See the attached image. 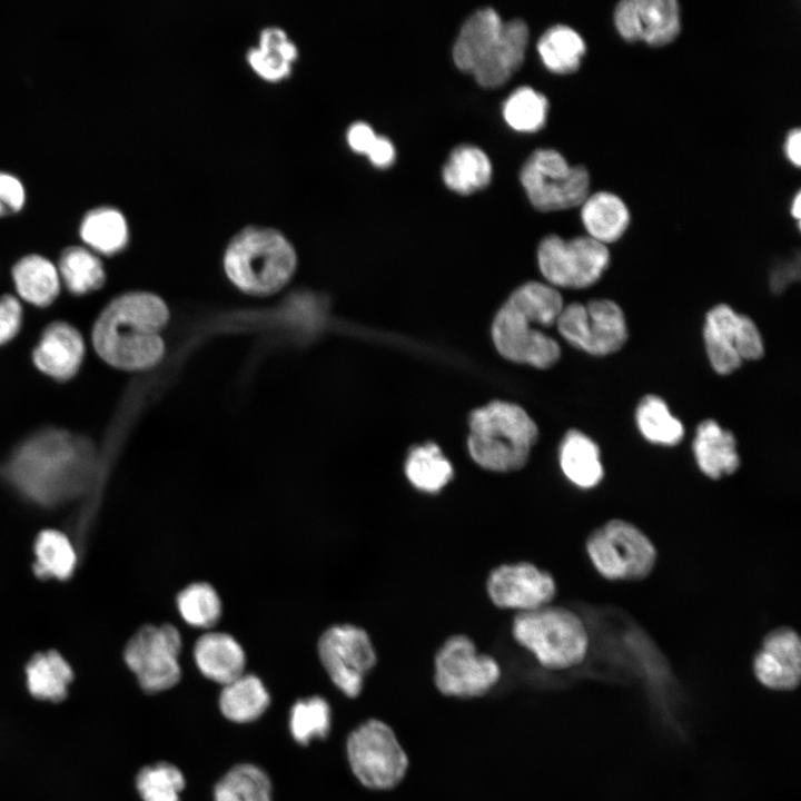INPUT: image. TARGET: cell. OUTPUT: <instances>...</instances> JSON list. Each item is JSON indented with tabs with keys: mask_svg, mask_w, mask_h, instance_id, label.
I'll use <instances>...</instances> for the list:
<instances>
[{
	"mask_svg": "<svg viewBox=\"0 0 801 801\" xmlns=\"http://www.w3.org/2000/svg\"><path fill=\"white\" fill-rule=\"evenodd\" d=\"M98 452L86 438L44 429L20 443L0 464V481L30 507L52 512L78 506L88 495Z\"/></svg>",
	"mask_w": 801,
	"mask_h": 801,
	"instance_id": "obj_1",
	"label": "cell"
},
{
	"mask_svg": "<svg viewBox=\"0 0 801 801\" xmlns=\"http://www.w3.org/2000/svg\"><path fill=\"white\" fill-rule=\"evenodd\" d=\"M168 319L169 310L157 295L145 291L120 295L97 318L92 345L100 358L116 368H150L164 356L160 333Z\"/></svg>",
	"mask_w": 801,
	"mask_h": 801,
	"instance_id": "obj_2",
	"label": "cell"
},
{
	"mask_svg": "<svg viewBox=\"0 0 801 801\" xmlns=\"http://www.w3.org/2000/svg\"><path fill=\"white\" fill-rule=\"evenodd\" d=\"M563 308L555 287L538 281L523 284L494 317L492 338L497 352L511 362L552 367L560 359L561 348L541 328L556 324Z\"/></svg>",
	"mask_w": 801,
	"mask_h": 801,
	"instance_id": "obj_3",
	"label": "cell"
},
{
	"mask_svg": "<svg viewBox=\"0 0 801 801\" xmlns=\"http://www.w3.org/2000/svg\"><path fill=\"white\" fill-rule=\"evenodd\" d=\"M528 36L522 19L503 21L493 8L478 9L463 23L454 42L453 59L481 86L497 87L523 63Z\"/></svg>",
	"mask_w": 801,
	"mask_h": 801,
	"instance_id": "obj_4",
	"label": "cell"
},
{
	"mask_svg": "<svg viewBox=\"0 0 801 801\" xmlns=\"http://www.w3.org/2000/svg\"><path fill=\"white\" fill-rule=\"evenodd\" d=\"M537 437L535 422L522 407L495 400L471 414L467 451L483 469L516 472L526 465Z\"/></svg>",
	"mask_w": 801,
	"mask_h": 801,
	"instance_id": "obj_5",
	"label": "cell"
},
{
	"mask_svg": "<svg viewBox=\"0 0 801 801\" xmlns=\"http://www.w3.org/2000/svg\"><path fill=\"white\" fill-rule=\"evenodd\" d=\"M297 264L294 247L278 230L248 226L229 241L224 269L241 291L268 296L280 290L291 278Z\"/></svg>",
	"mask_w": 801,
	"mask_h": 801,
	"instance_id": "obj_6",
	"label": "cell"
},
{
	"mask_svg": "<svg viewBox=\"0 0 801 801\" xmlns=\"http://www.w3.org/2000/svg\"><path fill=\"white\" fill-rule=\"evenodd\" d=\"M511 631L515 642L550 670L576 666L587 653L589 635L583 621L563 606L548 604L516 613Z\"/></svg>",
	"mask_w": 801,
	"mask_h": 801,
	"instance_id": "obj_7",
	"label": "cell"
},
{
	"mask_svg": "<svg viewBox=\"0 0 801 801\" xmlns=\"http://www.w3.org/2000/svg\"><path fill=\"white\" fill-rule=\"evenodd\" d=\"M349 768L365 788L387 791L405 778L409 760L393 728L379 719H368L355 728L346 741Z\"/></svg>",
	"mask_w": 801,
	"mask_h": 801,
	"instance_id": "obj_8",
	"label": "cell"
},
{
	"mask_svg": "<svg viewBox=\"0 0 801 801\" xmlns=\"http://www.w3.org/2000/svg\"><path fill=\"white\" fill-rule=\"evenodd\" d=\"M586 552L595 570L612 581L645 578L656 563V548L649 536L624 520H611L586 540Z\"/></svg>",
	"mask_w": 801,
	"mask_h": 801,
	"instance_id": "obj_9",
	"label": "cell"
},
{
	"mask_svg": "<svg viewBox=\"0 0 801 801\" xmlns=\"http://www.w3.org/2000/svg\"><path fill=\"white\" fill-rule=\"evenodd\" d=\"M520 179L531 204L541 211L578 207L590 194L587 168L570 165L551 148L534 150L525 160Z\"/></svg>",
	"mask_w": 801,
	"mask_h": 801,
	"instance_id": "obj_10",
	"label": "cell"
},
{
	"mask_svg": "<svg viewBox=\"0 0 801 801\" xmlns=\"http://www.w3.org/2000/svg\"><path fill=\"white\" fill-rule=\"evenodd\" d=\"M501 674L495 657L478 653L474 641L465 634L448 636L434 656V684L445 696L481 698L498 683Z\"/></svg>",
	"mask_w": 801,
	"mask_h": 801,
	"instance_id": "obj_11",
	"label": "cell"
},
{
	"mask_svg": "<svg viewBox=\"0 0 801 801\" xmlns=\"http://www.w3.org/2000/svg\"><path fill=\"white\" fill-rule=\"evenodd\" d=\"M181 646L180 633L174 625L147 624L126 643L123 660L145 692H162L180 680Z\"/></svg>",
	"mask_w": 801,
	"mask_h": 801,
	"instance_id": "obj_12",
	"label": "cell"
},
{
	"mask_svg": "<svg viewBox=\"0 0 801 801\" xmlns=\"http://www.w3.org/2000/svg\"><path fill=\"white\" fill-rule=\"evenodd\" d=\"M537 263L548 285L586 288L594 285L609 267L610 251L606 245L587 235L567 240L548 235L538 245Z\"/></svg>",
	"mask_w": 801,
	"mask_h": 801,
	"instance_id": "obj_13",
	"label": "cell"
},
{
	"mask_svg": "<svg viewBox=\"0 0 801 801\" xmlns=\"http://www.w3.org/2000/svg\"><path fill=\"white\" fill-rule=\"evenodd\" d=\"M556 326L567 343L593 356L613 354L627 339L623 310L615 301L605 298L564 306Z\"/></svg>",
	"mask_w": 801,
	"mask_h": 801,
	"instance_id": "obj_14",
	"label": "cell"
},
{
	"mask_svg": "<svg viewBox=\"0 0 801 801\" xmlns=\"http://www.w3.org/2000/svg\"><path fill=\"white\" fill-rule=\"evenodd\" d=\"M318 656L332 682L346 696L357 698L365 678L375 668L377 654L367 631L344 623L328 627L318 641Z\"/></svg>",
	"mask_w": 801,
	"mask_h": 801,
	"instance_id": "obj_15",
	"label": "cell"
},
{
	"mask_svg": "<svg viewBox=\"0 0 801 801\" xmlns=\"http://www.w3.org/2000/svg\"><path fill=\"white\" fill-rule=\"evenodd\" d=\"M486 592L496 607L521 613L551 604L556 583L551 573L531 562L504 563L490 572Z\"/></svg>",
	"mask_w": 801,
	"mask_h": 801,
	"instance_id": "obj_16",
	"label": "cell"
},
{
	"mask_svg": "<svg viewBox=\"0 0 801 801\" xmlns=\"http://www.w3.org/2000/svg\"><path fill=\"white\" fill-rule=\"evenodd\" d=\"M613 22L625 41L662 47L681 31V8L676 0H622L614 8Z\"/></svg>",
	"mask_w": 801,
	"mask_h": 801,
	"instance_id": "obj_17",
	"label": "cell"
},
{
	"mask_svg": "<svg viewBox=\"0 0 801 801\" xmlns=\"http://www.w3.org/2000/svg\"><path fill=\"white\" fill-rule=\"evenodd\" d=\"M759 682L777 691H791L801 680V641L791 627H778L764 637L753 661Z\"/></svg>",
	"mask_w": 801,
	"mask_h": 801,
	"instance_id": "obj_18",
	"label": "cell"
},
{
	"mask_svg": "<svg viewBox=\"0 0 801 801\" xmlns=\"http://www.w3.org/2000/svg\"><path fill=\"white\" fill-rule=\"evenodd\" d=\"M83 356L85 343L81 334L68 323L56 322L43 330L32 359L46 375L67 380L78 372Z\"/></svg>",
	"mask_w": 801,
	"mask_h": 801,
	"instance_id": "obj_19",
	"label": "cell"
},
{
	"mask_svg": "<svg viewBox=\"0 0 801 801\" xmlns=\"http://www.w3.org/2000/svg\"><path fill=\"white\" fill-rule=\"evenodd\" d=\"M192 654L200 673L221 685L245 673V651L228 633L219 631L204 633L197 639Z\"/></svg>",
	"mask_w": 801,
	"mask_h": 801,
	"instance_id": "obj_20",
	"label": "cell"
},
{
	"mask_svg": "<svg viewBox=\"0 0 801 801\" xmlns=\"http://www.w3.org/2000/svg\"><path fill=\"white\" fill-rule=\"evenodd\" d=\"M692 448L698 467L711 479L729 476L740 466L734 435L714 419L698 425Z\"/></svg>",
	"mask_w": 801,
	"mask_h": 801,
	"instance_id": "obj_21",
	"label": "cell"
},
{
	"mask_svg": "<svg viewBox=\"0 0 801 801\" xmlns=\"http://www.w3.org/2000/svg\"><path fill=\"white\" fill-rule=\"evenodd\" d=\"M739 317L740 314L726 304L715 305L705 316V352L712 368L720 375L732 374L743 363L736 352Z\"/></svg>",
	"mask_w": 801,
	"mask_h": 801,
	"instance_id": "obj_22",
	"label": "cell"
},
{
	"mask_svg": "<svg viewBox=\"0 0 801 801\" xmlns=\"http://www.w3.org/2000/svg\"><path fill=\"white\" fill-rule=\"evenodd\" d=\"M580 207L587 236L603 245L617 241L630 226V210L614 192L600 190L589 194Z\"/></svg>",
	"mask_w": 801,
	"mask_h": 801,
	"instance_id": "obj_23",
	"label": "cell"
},
{
	"mask_svg": "<svg viewBox=\"0 0 801 801\" xmlns=\"http://www.w3.org/2000/svg\"><path fill=\"white\" fill-rule=\"evenodd\" d=\"M26 686L40 701L60 703L69 695L75 673L68 661L56 650L34 653L24 665Z\"/></svg>",
	"mask_w": 801,
	"mask_h": 801,
	"instance_id": "obj_24",
	"label": "cell"
},
{
	"mask_svg": "<svg viewBox=\"0 0 801 801\" xmlns=\"http://www.w3.org/2000/svg\"><path fill=\"white\" fill-rule=\"evenodd\" d=\"M33 553L32 571L41 580L67 581L82 561L69 534L56 528L43 530L36 536Z\"/></svg>",
	"mask_w": 801,
	"mask_h": 801,
	"instance_id": "obj_25",
	"label": "cell"
},
{
	"mask_svg": "<svg viewBox=\"0 0 801 801\" xmlns=\"http://www.w3.org/2000/svg\"><path fill=\"white\" fill-rule=\"evenodd\" d=\"M597 444L586 434L568 431L560 445L558 462L564 476L576 487L589 490L601 483L604 468Z\"/></svg>",
	"mask_w": 801,
	"mask_h": 801,
	"instance_id": "obj_26",
	"label": "cell"
},
{
	"mask_svg": "<svg viewBox=\"0 0 801 801\" xmlns=\"http://www.w3.org/2000/svg\"><path fill=\"white\" fill-rule=\"evenodd\" d=\"M12 279L19 296L38 307L50 305L60 291L57 267L40 255L19 259L12 268Z\"/></svg>",
	"mask_w": 801,
	"mask_h": 801,
	"instance_id": "obj_27",
	"label": "cell"
},
{
	"mask_svg": "<svg viewBox=\"0 0 801 801\" xmlns=\"http://www.w3.org/2000/svg\"><path fill=\"white\" fill-rule=\"evenodd\" d=\"M222 686L218 704L229 721L253 722L264 714L270 703L265 684L255 674L243 673Z\"/></svg>",
	"mask_w": 801,
	"mask_h": 801,
	"instance_id": "obj_28",
	"label": "cell"
},
{
	"mask_svg": "<svg viewBox=\"0 0 801 801\" xmlns=\"http://www.w3.org/2000/svg\"><path fill=\"white\" fill-rule=\"evenodd\" d=\"M297 56V47L286 31L269 26L260 31L259 44L248 50L247 60L260 77L276 81L289 75Z\"/></svg>",
	"mask_w": 801,
	"mask_h": 801,
	"instance_id": "obj_29",
	"label": "cell"
},
{
	"mask_svg": "<svg viewBox=\"0 0 801 801\" xmlns=\"http://www.w3.org/2000/svg\"><path fill=\"white\" fill-rule=\"evenodd\" d=\"M404 472L414 488L427 494L439 493L454 478L452 463L433 442L417 445L409 451Z\"/></svg>",
	"mask_w": 801,
	"mask_h": 801,
	"instance_id": "obj_30",
	"label": "cell"
},
{
	"mask_svg": "<svg viewBox=\"0 0 801 801\" xmlns=\"http://www.w3.org/2000/svg\"><path fill=\"white\" fill-rule=\"evenodd\" d=\"M492 165L487 155L473 145L455 147L443 167L446 186L462 195H468L487 186Z\"/></svg>",
	"mask_w": 801,
	"mask_h": 801,
	"instance_id": "obj_31",
	"label": "cell"
},
{
	"mask_svg": "<svg viewBox=\"0 0 801 801\" xmlns=\"http://www.w3.org/2000/svg\"><path fill=\"white\" fill-rule=\"evenodd\" d=\"M80 236L85 244L97 253L113 255L128 243V225L120 210L110 206L89 210L80 224Z\"/></svg>",
	"mask_w": 801,
	"mask_h": 801,
	"instance_id": "obj_32",
	"label": "cell"
},
{
	"mask_svg": "<svg viewBox=\"0 0 801 801\" xmlns=\"http://www.w3.org/2000/svg\"><path fill=\"white\" fill-rule=\"evenodd\" d=\"M537 51L550 71L567 75L580 68L586 43L575 29L560 23L542 33L537 41Z\"/></svg>",
	"mask_w": 801,
	"mask_h": 801,
	"instance_id": "obj_33",
	"label": "cell"
},
{
	"mask_svg": "<svg viewBox=\"0 0 801 801\" xmlns=\"http://www.w3.org/2000/svg\"><path fill=\"white\" fill-rule=\"evenodd\" d=\"M635 423L641 435L650 443L662 446L678 445L684 436V426L663 398L644 396L635 411Z\"/></svg>",
	"mask_w": 801,
	"mask_h": 801,
	"instance_id": "obj_34",
	"label": "cell"
},
{
	"mask_svg": "<svg viewBox=\"0 0 801 801\" xmlns=\"http://www.w3.org/2000/svg\"><path fill=\"white\" fill-rule=\"evenodd\" d=\"M215 801H273L271 781L258 765L233 767L216 783Z\"/></svg>",
	"mask_w": 801,
	"mask_h": 801,
	"instance_id": "obj_35",
	"label": "cell"
},
{
	"mask_svg": "<svg viewBox=\"0 0 801 801\" xmlns=\"http://www.w3.org/2000/svg\"><path fill=\"white\" fill-rule=\"evenodd\" d=\"M58 273L68 290L75 295L97 290L106 280L101 260L90 249L80 246H71L62 251Z\"/></svg>",
	"mask_w": 801,
	"mask_h": 801,
	"instance_id": "obj_36",
	"label": "cell"
},
{
	"mask_svg": "<svg viewBox=\"0 0 801 801\" xmlns=\"http://www.w3.org/2000/svg\"><path fill=\"white\" fill-rule=\"evenodd\" d=\"M181 619L197 629H211L221 616L222 604L212 585L195 582L184 587L176 597Z\"/></svg>",
	"mask_w": 801,
	"mask_h": 801,
	"instance_id": "obj_37",
	"label": "cell"
},
{
	"mask_svg": "<svg viewBox=\"0 0 801 801\" xmlns=\"http://www.w3.org/2000/svg\"><path fill=\"white\" fill-rule=\"evenodd\" d=\"M332 724L329 703L319 695L296 701L289 712V731L300 745H307L315 739H325Z\"/></svg>",
	"mask_w": 801,
	"mask_h": 801,
	"instance_id": "obj_38",
	"label": "cell"
},
{
	"mask_svg": "<svg viewBox=\"0 0 801 801\" xmlns=\"http://www.w3.org/2000/svg\"><path fill=\"white\" fill-rule=\"evenodd\" d=\"M135 783L142 801H181L186 780L178 767L161 761L141 768Z\"/></svg>",
	"mask_w": 801,
	"mask_h": 801,
	"instance_id": "obj_39",
	"label": "cell"
},
{
	"mask_svg": "<svg viewBox=\"0 0 801 801\" xmlns=\"http://www.w3.org/2000/svg\"><path fill=\"white\" fill-rule=\"evenodd\" d=\"M547 109L548 102L543 93L523 86L516 88L505 100L503 116L513 129L533 132L544 126Z\"/></svg>",
	"mask_w": 801,
	"mask_h": 801,
	"instance_id": "obj_40",
	"label": "cell"
},
{
	"mask_svg": "<svg viewBox=\"0 0 801 801\" xmlns=\"http://www.w3.org/2000/svg\"><path fill=\"white\" fill-rule=\"evenodd\" d=\"M736 352L743 360H756L764 354V344L755 323L740 314L736 333Z\"/></svg>",
	"mask_w": 801,
	"mask_h": 801,
	"instance_id": "obj_41",
	"label": "cell"
},
{
	"mask_svg": "<svg viewBox=\"0 0 801 801\" xmlns=\"http://www.w3.org/2000/svg\"><path fill=\"white\" fill-rule=\"evenodd\" d=\"M26 190L20 179L0 171V216L16 214L24 206Z\"/></svg>",
	"mask_w": 801,
	"mask_h": 801,
	"instance_id": "obj_42",
	"label": "cell"
},
{
	"mask_svg": "<svg viewBox=\"0 0 801 801\" xmlns=\"http://www.w3.org/2000/svg\"><path fill=\"white\" fill-rule=\"evenodd\" d=\"M22 322V307L12 295L0 297V346L11 340L19 332Z\"/></svg>",
	"mask_w": 801,
	"mask_h": 801,
	"instance_id": "obj_43",
	"label": "cell"
},
{
	"mask_svg": "<svg viewBox=\"0 0 801 801\" xmlns=\"http://www.w3.org/2000/svg\"><path fill=\"white\" fill-rule=\"evenodd\" d=\"M346 137L353 150L367 154L375 142L377 135L368 123L356 121L348 127Z\"/></svg>",
	"mask_w": 801,
	"mask_h": 801,
	"instance_id": "obj_44",
	"label": "cell"
},
{
	"mask_svg": "<svg viewBox=\"0 0 801 801\" xmlns=\"http://www.w3.org/2000/svg\"><path fill=\"white\" fill-rule=\"evenodd\" d=\"M366 155L373 165L379 168H386L389 167L395 159V148L389 139L384 136H377Z\"/></svg>",
	"mask_w": 801,
	"mask_h": 801,
	"instance_id": "obj_45",
	"label": "cell"
},
{
	"mask_svg": "<svg viewBox=\"0 0 801 801\" xmlns=\"http://www.w3.org/2000/svg\"><path fill=\"white\" fill-rule=\"evenodd\" d=\"M783 151L787 159L799 168L801 165V130L799 128H793L788 132Z\"/></svg>",
	"mask_w": 801,
	"mask_h": 801,
	"instance_id": "obj_46",
	"label": "cell"
},
{
	"mask_svg": "<svg viewBox=\"0 0 801 801\" xmlns=\"http://www.w3.org/2000/svg\"><path fill=\"white\" fill-rule=\"evenodd\" d=\"M790 214L793 218L797 219L798 225H799L800 218H801V192L800 191H797V194L794 195V197L791 201Z\"/></svg>",
	"mask_w": 801,
	"mask_h": 801,
	"instance_id": "obj_47",
	"label": "cell"
}]
</instances>
